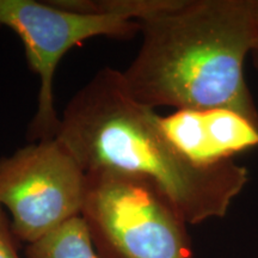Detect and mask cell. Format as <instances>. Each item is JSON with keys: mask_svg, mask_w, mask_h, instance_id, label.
Returning a JSON list of instances; mask_svg holds the SVG:
<instances>
[{"mask_svg": "<svg viewBox=\"0 0 258 258\" xmlns=\"http://www.w3.org/2000/svg\"><path fill=\"white\" fill-rule=\"evenodd\" d=\"M158 118L129 93L121 71L105 67L67 104L56 139L85 172L105 167L150 179L188 225L224 218L249 183L247 167L190 160Z\"/></svg>", "mask_w": 258, "mask_h": 258, "instance_id": "6da1fadb", "label": "cell"}, {"mask_svg": "<svg viewBox=\"0 0 258 258\" xmlns=\"http://www.w3.org/2000/svg\"><path fill=\"white\" fill-rule=\"evenodd\" d=\"M140 24L143 43L122 71L134 99L154 110L227 108L258 125L244 74L258 35L257 0H179Z\"/></svg>", "mask_w": 258, "mask_h": 258, "instance_id": "7a4b0ae2", "label": "cell"}, {"mask_svg": "<svg viewBox=\"0 0 258 258\" xmlns=\"http://www.w3.org/2000/svg\"><path fill=\"white\" fill-rule=\"evenodd\" d=\"M80 217L99 258H194L188 224L145 177L86 171Z\"/></svg>", "mask_w": 258, "mask_h": 258, "instance_id": "3957f363", "label": "cell"}, {"mask_svg": "<svg viewBox=\"0 0 258 258\" xmlns=\"http://www.w3.org/2000/svg\"><path fill=\"white\" fill-rule=\"evenodd\" d=\"M0 27L18 35L29 66L40 78L36 114L29 127V137L37 141L55 139L59 131L54 78L64 54L88 38H124L141 30L139 22L121 16L73 11L36 0H0Z\"/></svg>", "mask_w": 258, "mask_h": 258, "instance_id": "277c9868", "label": "cell"}, {"mask_svg": "<svg viewBox=\"0 0 258 258\" xmlns=\"http://www.w3.org/2000/svg\"><path fill=\"white\" fill-rule=\"evenodd\" d=\"M84 192L85 171L56 138L0 158V203L27 245L80 217Z\"/></svg>", "mask_w": 258, "mask_h": 258, "instance_id": "5b68a950", "label": "cell"}, {"mask_svg": "<svg viewBox=\"0 0 258 258\" xmlns=\"http://www.w3.org/2000/svg\"><path fill=\"white\" fill-rule=\"evenodd\" d=\"M167 139L190 160L212 165L258 147V125L227 108L175 110L158 118Z\"/></svg>", "mask_w": 258, "mask_h": 258, "instance_id": "8992f818", "label": "cell"}, {"mask_svg": "<svg viewBox=\"0 0 258 258\" xmlns=\"http://www.w3.org/2000/svg\"><path fill=\"white\" fill-rule=\"evenodd\" d=\"M25 258H99L82 217L27 245Z\"/></svg>", "mask_w": 258, "mask_h": 258, "instance_id": "52a82bcc", "label": "cell"}, {"mask_svg": "<svg viewBox=\"0 0 258 258\" xmlns=\"http://www.w3.org/2000/svg\"><path fill=\"white\" fill-rule=\"evenodd\" d=\"M179 0H50L51 4L73 11L106 16H121L143 22L165 12Z\"/></svg>", "mask_w": 258, "mask_h": 258, "instance_id": "ba28073f", "label": "cell"}, {"mask_svg": "<svg viewBox=\"0 0 258 258\" xmlns=\"http://www.w3.org/2000/svg\"><path fill=\"white\" fill-rule=\"evenodd\" d=\"M18 239L14 233L11 219L5 214L0 203V258H22L18 251Z\"/></svg>", "mask_w": 258, "mask_h": 258, "instance_id": "9c48e42d", "label": "cell"}, {"mask_svg": "<svg viewBox=\"0 0 258 258\" xmlns=\"http://www.w3.org/2000/svg\"><path fill=\"white\" fill-rule=\"evenodd\" d=\"M257 2H258V0H257ZM250 59H251V62H252V66L258 71V35H257L256 43H254L253 50H252V53H251Z\"/></svg>", "mask_w": 258, "mask_h": 258, "instance_id": "30bf717a", "label": "cell"}]
</instances>
